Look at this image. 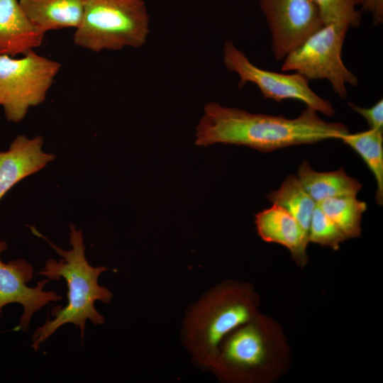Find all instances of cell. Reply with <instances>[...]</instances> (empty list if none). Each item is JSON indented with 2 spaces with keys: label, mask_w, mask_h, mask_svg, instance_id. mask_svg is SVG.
I'll return each mask as SVG.
<instances>
[{
  "label": "cell",
  "mask_w": 383,
  "mask_h": 383,
  "mask_svg": "<svg viewBox=\"0 0 383 383\" xmlns=\"http://www.w3.org/2000/svg\"><path fill=\"white\" fill-rule=\"evenodd\" d=\"M309 240L337 250L347 238L316 204L311 218Z\"/></svg>",
  "instance_id": "cell-20"
},
{
  "label": "cell",
  "mask_w": 383,
  "mask_h": 383,
  "mask_svg": "<svg viewBox=\"0 0 383 383\" xmlns=\"http://www.w3.org/2000/svg\"><path fill=\"white\" fill-rule=\"evenodd\" d=\"M60 68L34 50L18 59L0 55V106L7 121L19 123L30 107L42 104Z\"/></svg>",
  "instance_id": "cell-7"
},
{
  "label": "cell",
  "mask_w": 383,
  "mask_h": 383,
  "mask_svg": "<svg viewBox=\"0 0 383 383\" xmlns=\"http://www.w3.org/2000/svg\"><path fill=\"white\" fill-rule=\"evenodd\" d=\"M349 106L362 116L367 122L370 128L383 130V100L377 101L369 108H365L353 103H348Z\"/></svg>",
  "instance_id": "cell-21"
},
{
  "label": "cell",
  "mask_w": 383,
  "mask_h": 383,
  "mask_svg": "<svg viewBox=\"0 0 383 383\" xmlns=\"http://www.w3.org/2000/svg\"><path fill=\"white\" fill-rule=\"evenodd\" d=\"M317 204L347 239L360 235L361 219L367 209L365 201L356 196H345L326 199Z\"/></svg>",
  "instance_id": "cell-18"
},
{
  "label": "cell",
  "mask_w": 383,
  "mask_h": 383,
  "mask_svg": "<svg viewBox=\"0 0 383 383\" xmlns=\"http://www.w3.org/2000/svg\"><path fill=\"white\" fill-rule=\"evenodd\" d=\"M323 24L340 23L349 28L359 26L361 11L357 6L362 0H313Z\"/></svg>",
  "instance_id": "cell-19"
},
{
  "label": "cell",
  "mask_w": 383,
  "mask_h": 383,
  "mask_svg": "<svg viewBox=\"0 0 383 383\" xmlns=\"http://www.w3.org/2000/svg\"><path fill=\"white\" fill-rule=\"evenodd\" d=\"M30 21L47 32L67 28L76 29L80 24L83 0H18Z\"/></svg>",
  "instance_id": "cell-14"
},
{
  "label": "cell",
  "mask_w": 383,
  "mask_h": 383,
  "mask_svg": "<svg viewBox=\"0 0 383 383\" xmlns=\"http://www.w3.org/2000/svg\"><path fill=\"white\" fill-rule=\"evenodd\" d=\"M45 34L30 21L18 0H0V55H25L41 45Z\"/></svg>",
  "instance_id": "cell-13"
},
{
  "label": "cell",
  "mask_w": 383,
  "mask_h": 383,
  "mask_svg": "<svg viewBox=\"0 0 383 383\" xmlns=\"http://www.w3.org/2000/svg\"><path fill=\"white\" fill-rule=\"evenodd\" d=\"M353 148L363 160L376 181L375 200L383 203V130L370 128L367 131L346 133L340 139Z\"/></svg>",
  "instance_id": "cell-16"
},
{
  "label": "cell",
  "mask_w": 383,
  "mask_h": 383,
  "mask_svg": "<svg viewBox=\"0 0 383 383\" xmlns=\"http://www.w3.org/2000/svg\"><path fill=\"white\" fill-rule=\"evenodd\" d=\"M30 229L35 235L45 239L62 257L58 261L48 260L44 269L38 274L50 280L64 278L68 287L67 305L65 307L57 306L52 309L53 318L48 317L44 324L35 329L31 338V347L34 350H38L41 343L67 323L74 324L80 331L83 340L87 320L94 325L104 323V317L95 309L94 303L100 301L108 304L112 299L111 292L98 283L99 275L108 269L104 266L93 267L89 265L84 255L82 232L74 225H70L72 248L67 250L57 247L34 227H30Z\"/></svg>",
  "instance_id": "cell-2"
},
{
  "label": "cell",
  "mask_w": 383,
  "mask_h": 383,
  "mask_svg": "<svg viewBox=\"0 0 383 383\" xmlns=\"http://www.w3.org/2000/svg\"><path fill=\"white\" fill-rule=\"evenodd\" d=\"M223 62L228 70L239 77L238 87L240 89L247 83H252L257 87L265 99L277 102L297 100L326 116L335 113L331 101L313 91L305 77L297 72L285 74L260 68L252 63L232 40L224 43Z\"/></svg>",
  "instance_id": "cell-8"
},
{
  "label": "cell",
  "mask_w": 383,
  "mask_h": 383,
  "mask_svg": "<svg viewBox=\"0 0 383 383\" xmlns=\"http://www.w3.org/2000/svg\"><path fill=\"white\" fill-rule=\"evenodd\" d=\"M269 201L289 213L309 233L312 213L316 203L294 174L289 175L280 187L267 195Z\"/></svg>",
  "instance_id": "cell-17"
},
{
  "label": "cell",
  "mask_w": 383,
  "mask_h": 383,
  "mask_svg": "<svg viewBox=\"0 0 383 383\" xmlns=\"http://www.w3.org/2000/svg\"><path fill=\"white\" fill-rule=\"evenodd\" d=\"M204 110L196 126L195 143L199 146L220 143L268 152L326 139L340 140L349 133L344 124L324 121L309 107L294 118L253 113L214 101L206 104Z\"/></svg>",
  "instance_id": "cell-1"
},
{
  "label": "cell",
  "mask_w": 383,
  "mask_h": 383,
  "mask_svg": "<svg viewBox=\"0 0 383 383\" xmlns=\"http://www.w3.org/2000/svg\"><path fill=\"white\" fill-rule=\"evenodd\" d=\"M271 35V49L282 60L323 23L313 0H259Z\"/></svg>",
  "instance_id": "cell-9"
},
{
  "label": "cell",
  "mask_w": 383,
  "mask_h": 383,
  "mask_svg": "<svg viewBox=\"0 0 383 383\" xmlns=\"http://www.w3.org/2000/svg\"><path fill=\"white\" fill-rule=\"evenodd\" d=\"M259 298L250 284L225 281L207 291L187 310L181 340L194 362L211 370L222 340L257 313Z\"/></svg>",
  "instance_id": "cell-3"
},
{
  "label": "cell",
  "mask_w": 383,
  "mask_h": 383,
  "mask_svg": "<svg viewBox=\"0 0 383 383\" xmlns=\"http://www.w3.org/2000/svg\"><path fill=\"white\" fill-rule=\"evenodd\" d=\"M297 177L316 204L333 197L356 196L362 188L361 183L348 176L343 168L333 172H316L306 161L299 165Z\"/></svg>",
  "instance_id": "cell-15"
},
{
  "label": "cell",
  "mask_w": 383,
  "mask_h": 383,
  "mask_svg": "<svg viewBox=\"0 0 383 383\" xmlns=\"http://www.w3.org/2000/svg\"><path fill=\"white\" fill-rule=\"evenodd\" d=\"M350 28L340 23L323 24L282 60V71H294L309 80L326 79L335 94L348 96V86L356 87L358 77L348 69L342 50Z\"/></svg>",
  "instance_id": "cell-6"
},
{
  "label": "cell",
  "mask_w": 383,
  "mask_h": 383,
  "mask_svg": "<svg viewBox=\"0 0 383 383\" xmlns=\"http://www.w3.org/2000/svg\"><path fill=\"white\" fill-rule=\"evenodd\" d=\"M83 15L74 43L92 52L143 46L150 33L145 0H83Z\"/></svg>",
  "instance_id": "cell-5"
},
{
  "label": "cell",
  "mask_w": 383,
  "mask_h": 383,
  "mask_svg": "<svg viewBox=\"0 0 383 383\" xmlns=\"http://www.w3.org/2000/svg\"><path fill=\"white\" fill-rule=\"evenodd\" d=\"M8 247L6 242L0 240V255ZM33 269L26 260L20 258L4 262L0 257V315L3 308L12 303L20 304L23 311L18 328L27 331L33 314L52 301H60L62 296L55 291H45L50 279L40 281L34 287L27 284L33 279Z\"/></svg>",
  "instance_id": "cell-10"
},
{
  "label": "cell",
  "mask_w": 383,
  "mask_h": 383,
  "mask_svg": "<svg viewBox=\"0 0 383 383\" xmlns=\"http://www.w3.org/2000/svg\"><path fill=\"white\" fill-rule=\"evenodd\" d=\"M255 223L260 238L287 248L301 267L308 262L309 233L283 208L273 204L255 215Z\"/></svg>",
  "instance_id": "cell-12"
},
{
  "label": "cell",
  "mask_w": 383,
  "mask_h": 383,
  "mask_svg": "<svg viewBox=\"0 0 383 383\" xmlns=\"http://www.w3.org/2000/svg\"><path fill=\"white\" fill-rule=\"evenodd\" d=\"M285 352L278 328L258 313L225 337L211 371L226 382L269 380L283 369Z\"/></svg>",
  "instance_id": "cell-4"
},
{
  "label": "cell",
  "mask_w": 383,
  "mask_h": 383,
  "mask_svg": "<svg viewBox=\"0 0 383 383\" xmlns=\"http://www.w3.org/2000/svg\"><path fill=\"white\" fill-rule=\"evenodd\" d=\"M43 138L18 135L6 151L0 152V200L17 182L52 161L55 155L42 150Z\"/></svg>",
  "instance_id": "cell-11"
}]
</instances>
